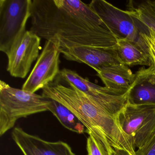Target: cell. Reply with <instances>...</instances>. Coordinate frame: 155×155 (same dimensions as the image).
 I'll return each instance as SVG.
<instances>
[{
    "label": "cell",
    "instance_id": "1",
    "mask_svg": "<svg viewBox=\"0 0 155 155\" xmlns=\"http://www.w3.org/2000/svg\"><path fill=\"white\" fill-rule=\"evenodd\" d=\"M30 31L60 50L78 47L110 48L117 40L98 16L78 0H33Z\"/></svg>",
    "mask_w": 155,
    "mask_h": 155
},
{
    "label": "cell",
    "instance_id": "2",
    "mask_svg": "<svg viewBox=\"0 0 155 155\" xmlns=\"http://www.w3.org/2000/svg\"><path fill=\"white\" fill-rule=\"evenodd\" d=\"M52 84V83H51ZM54 83L42 89V95L61 103L72 111L86 127V132L101 142L110 153L114 150L136 155L130 137L121 127L118 117L106 110L91 97L75 87Z\"/></svg>",
    "mask_w": 155,
    "mask_h": 155
},
{
    "label": "cell",
    "instance_id": "3",
    "mask_svg": "<svg viewBox=\"0 0 155 155\" xmlns=\"http://www.w3.org/2000/svg\"><path fill=\"white\" fill-rule=\"evenodd\" d=\"M51 101L0 81V136L13 128L19 119L48 110Z\"/></svg>",
    "mask_w": 155,
    "mask_h": 155
},
{
    "label": "cell",
    "instance_id": "4",
    "mask_svg": "<svg viewBox=\"0 0 155 155\" xmlns=\"http://www.w3.org/2000/svg\"><path fill=\"white\" fill-rule=\"evenodd\" d=\"M89 6L117 40L134 41L149 53L148 46L141 35V22L129 11L121 10L104 0H93Z\"/></svg>",
    "mask_w": 155,
    "mask_h": 155
},
{
    "label": "cell",
    "instance_id": "5",
    "mask_svg": "<svg viewBox=\"0 0 155 155\" xmlns=\"http://www.w3.org/2000/svg\"><path fill=\"white\" fill-rule=\"evenodd\" d=\"M32 0H0V51L7 54L26 31Z\"/></svg>",
    "mask_w": 155,
    "mask_h": 155
},
{
    "label": "cell",
    "instance_id": "6",
    "mask_svg": "<svg viewBox=\"0 0 155 155\" xmlns=\"http://www.w3.org/2000/svg\"><path fill=\"white\" fill-rule=\"evenodd\" d=\"M119 119L137 150L145 147L155 135V104L135 105L127 102Z\"/></svg>",
    "mask_w": 155,
    "mask_h": 155
},
{
    "label": "cell",
    "instance_id": "7",
    "mask_svg": "<svg viewBox=\"0 0 155 155\" xmlns=\"http://www.w3.org/2000/svg\"><path fill=\"white\" fill-rule=\"evenodd\" d=\"M61 78L79 90L91 97L110 114L118 117L127 103L126 94L91 83L76 71L67 69L61 71Z\"/></svg>",
    "mask_w": 155,
    "mask_h": 155
},
{
    "label": "cell",
    "instance_id": "8",
    "mask_svg": "<svg viewBox=\"0 0 155 155\" xmlns=\"http://www.w3.org/2000/svg\"><path fill=\"white\" fill-rule=\"evenodd\" d=\"M59 44L57 41H46L44 48L22 89L35 93L43 89L60 74Z\"/></svg>",
    "mask_w": 155,
    "mask_h": 155
},
{
    "label": "cell",
    "instance_id": "9",
    "mask_svg": "<svg viewBox=\"0 0 155 155\" xmlns=\"http://www.w3.org/2000/svg\"><path fill=\"white\" fill-rule=\"evenodd\" d=\"M41 38L30 31L26 32L16 41L6 55L8 58L7 71L14 78H24L32 63L39 54Z\"/></svg>",
    "mask_w": 155,
    "mask_h": 155
},
{
    "label": "cell",
    "instance_id": "10",
    "mask_svg": "<svg viewBox=\"0 0 155 155\" xmlns=\"http://www.w3.org/2000/svg\"><path fill=\"white\" fill-rule=\"evenodd\" d=\"M60 51L66 59L85 63L97 72L109 67L122 64L114 47L110 48L78 47L61 50Z\"/></svg>",
    "mask_w": 155,
    "mask_h": 155
},
{
    "label": "cell",
    "instance_id": "11",
    "mask_svg": "<svg viewBox=\"0 0 155 155\" xmlns=\"http://www.w3.org/2000/svg\"><path fill=\"white\" fill-rule=\"evenodd\" d=\"M12 137L24 155H76L66 142L47 141L19 127L14 128Z\"/></svg>",
    "mask_w": 155,
    "mask_h": 155
},
{
    "label": "cell",
    "instance_id": "12",
    "mask_svg": "<svg viewBox=\"0 0 155 155\" xmlns=\"http://www.w3.org/2000/svg\"><path fill=\"white\" fill-rule=\"evenodd\" d=\"M127 102L135 105L155 104V65L141 68L135 74L127 91Z\"/></svg>",
    "mask_w": 155,
    "mask_h": 155
},
{
    "label": "cell",
    "instance_id": "13",
    "mask_svg": "<svg viewBox=\"0 0 155 155\" xmlns=\"http://www.w3.org/2000/svg\"><path fill=\"white\" fill-rule=\"evenodd\" d=\"M97 73L106 87L124 94L130 88L135 78V74L123 64L109 67Z\"/></svg>",
    "mask_w": 155,
    "mask_h": 155
},
{
    "label": "cell",
    "instance_id": "14",
    "mask_svg": "<svg viewBox=\"0 0 155 155\" xmlns=\"http://www.w3.org/2000/svg\"><path fill=\"white\" fill-rule=\"evenodd\" d=\"M120 60L126 66L152 65L150 54L138 43L128 40H120L114 46Z\"/></svg>",
    "mask_w": 155,
    "mask_h": 155
},
{
    "label": "cell",
    "instance_id": "15",
    "mask_svg": "<svg viewBox=\"0 0 155 155\" xmlns=\"http://www.w3.org/2000/svg\"><path fill=\"white\" fill-rule=\"evenodd\" d=\"M48 111L58 119L61 124L67 129L78 134L86 132V127L75 114L64 105L51 99Z\"/></svg>",
    "mask_w": 155,
    "mask_h": 155
},
{
    "label": "cell",
    "instance_id": "16",
    "mask_svg": "<svg viewBox=\"0 0 155 155\" xmlns=\"http://www.w3.org/2000/svg\"><path fill=\"white\" fill-rule=\"evenodd\" d=\"M129 10L130 14L149 29L155 32V1H146L132 6Z\"/></svg>",
    "mask_w": 155,
    "mask_h": 155
},
{
    "label": "cell",
    "instance_id": "17",
    "mask_svg": "<svg viewBox=\"0 0 155 155\" xmlns=\"http://www.w3.org/2000/svg\"><path fill=\"white\" fill-rule=\"evenodd\" d=\"M87 150L88 155H113L92 135H89L87 139Z\"/></svg>",
    "mask_w": 155,
    "mask_h": 155
},
{
    "label": "cell",
    "instance_id": "18",
    "mask_svg": "<svg viewBox=\"0 0 155 155\" xmlns=\"http://www.w3.org/2000/svg\"><path fill=\"white\" fill-rule=\"evenodd\" d=\"M136 155H155V135L145 147L137 150Z\"/></svg>",
    "mask_w": 155,
    "mask_h": 155
},
{
    "label": "cell",
    "instance_id": "19",
    "mask_svg": "<svg viewBox=\"0 0 155 155\" xmlns=\"http://www.w3.org/2000/svg\"><path fill=\"white\" fill-rule=\"evenodd\" d=\"M113 155H131L126 151L119 150H114L113 152Z\"/></svg>",
    "mask_w": 155,
    "mask_h": 155
},
{
    "label": "cell",
    "instance_id": "20",
    "mask_svg": "<svg viewBox=\"0 0 155 155\" xmlns=\"http://www.w3.org/2000/svg\"><path fill=\"white\" fill-rule=\"evenodd\" d=\"M150 57H151V60L152 62L155 64V52L153 51L151 49H150Z\"/></svg>",
    "mask_w": 155,
    "mask_h": 155
}]
</instances>
